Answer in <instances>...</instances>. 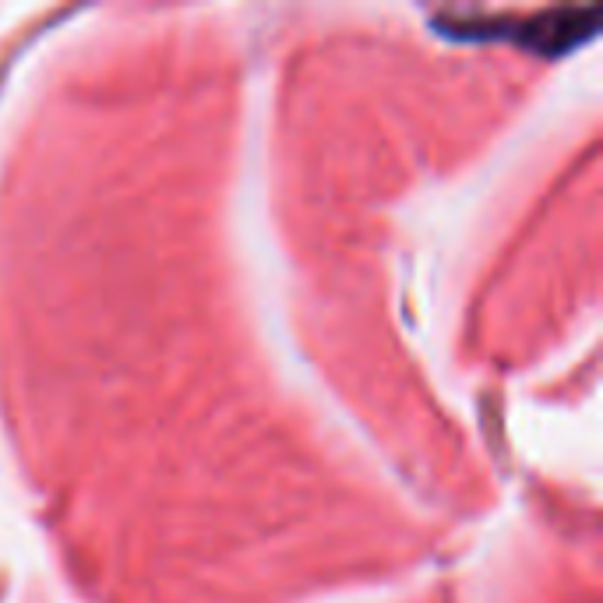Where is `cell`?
<instances>
[{
  "label": "cell",
  "mask_w": 603,
  "mask_h": 603,
  "mask_svg": "<svg viewBox=\"0 0 603 603\" xmlns=\"http://www.w3.org/2000/svg\"><path fill=\"white\" fill-rule=\"evenodd\" d=\"M441 32H452L459 39L473 36H512L526 50L558 57L568 54L571 46H582L596 36L600 28V8H558V11H540L530 19H480L469 22L466 14H455V22L434 19Z\"/></svg>",
  "instance_id": "1"
}]
</instances>
